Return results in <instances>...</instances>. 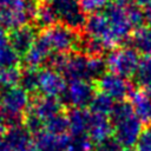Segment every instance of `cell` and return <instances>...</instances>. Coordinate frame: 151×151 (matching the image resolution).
Here are the masks:
<instances>
[{
    "label": "cell",
    "instance_id": "cell-15",
    "mask_svg": "<svg viewBox=\"0 0 151 151\" xmlns=\"http://www.w3.org/2000/svg\"><path fill=\"white\" fill-rule=\"evenodd\" d=\"M34 144L38 151H66L68 136H54L42 130L34 137Z\"/></svg>",
    "mask_w": 151,
    "mask_h": 151
},
{
    "label": "cell",
    "instance_id": "cell-37",
    "mask_svg": "<svg viewBox=\"0 0 151 151\" xmlns=\"http://www.w3.org/2000/svg\"><path fill=\"white\" fill-rule=\"evenodd\" d=\"M147 91H150V92H151V90H147Z\"/></svg>",
    "mask_w": 151,
    "mask_h": 151
},
{
    "label": "cell",
    "instance_id": "cell-16",
    "mask_svg": "<svg viewBox=\"0 0 151 151\" xmlns=\"http://www.w3.org/2000/svg\"><path fill=\"white\" fill-rule=\"evenodd\" d=\"M112 131H113V125L107 119L106 116L91 113V122L88 125L87 136L91 138L92 142H96L98 144L105 140L106 138L111 137Z\"/></svg>",
    "mask_w": 151,
    "mask_h": 151
},
{
    "label": "cell",
    "instance_id": "cell-13",
    "mask_svg": "<svg viewBox=\"0 0 151 151\" xmlns=\"http://www.w3.org/2000/svg\"><path fill=\"white\" fill-rule=\"evenodd\" d=\"M53 53L44 39L41 34L38 35L37 40L34 41L33 46L31 50L22 57V63L25 67H31V68H39L44 64H46L48 57Z\"/></svg>",
    "mask_w": 151,
    "mask_h": 151
},
{
    "label": "cell",
    "instance_id": "cell-8",
    "mask_svg": "<svg viewBox=\"0 0 151 151\" xmlns=\"http://www.w3.org/2000/svg\"><path fill=\"white\" fill-rule=\"evenodd\" d=\"M97 85H98L100 92L107 94L113 100L122 101L124 98H126L127 96H130L132 93L131 85L129 84L126 78H123L112 72L104 73L98 79Z\"/></svg>",
    "mask_w": 151,
    "mask_h": 151
},
{
    "label": "cell",
    "instance_id": "cell-3",
    "mask_svg": "<svg viewBox=\"0 0 151 151\" xmlns=\"http://www.w3.org/2000/svg\"><path fill=\"white\" fill-rule=\"evenodd\" d=\"M29 105V96L20 86L2 90L0 96V107L6 129L22 125L24 114Z\"/></svg>",
    "mask_w": 151,
    "mask_h": 151
},
{
    "label": "cell",
    "instance_id": "cell-4",
    "mask_svg": "<svg viewBox=\"0 0 151 151\" xmlns=\"http://www.w3.org/2000/svg\"><path fill=\"white\" fill-rule=\"evenodd\" d=\"M105 61L110 72L127 78L134 76L139 64V57L131 47H118L107 54Z\"/></svg>",
    "mask_w": 151,
    "mask_h": 151
},
{
    "label": "cell",
    "instance_id": "cell-2",
    "mask_svg": "<svg viewBox=\"0 0 151 151\" xmlns=\"http://www.w3.org/2000/svg\"><path fill=\"white\" fill-rule=\"evenodd\" d=\"M106 61L101 57H88L81 53H74L71 55L66 54L59 73L68 83L73 80L92 81L106 73Z\"/></svg>",
    "mask_w": 151,
    "mask_h": 151
},
{
    "label": "cell",
    "instance_id": "cell-29",
    "mask_svg": "<svg viewBox=\"0 0 151 151\" xmlns=\"http://www.w3.org/2000/svg\"><path fill=\"white\" fill-rule=\"evenodd\" d=\"M136 151H151V126L142 130L136 143Z\"/></svg>",
    "mask_w": 151,
    "mask_h": 151
},
{
    "label": "cell",
    "instance_id": "cell-7",
    "mask_svg": "<svg viewBox=\"0 0 151 151\" xmlns=\"http://www.w3.org/2000/svg\"><path fill=\"white\" fill-rule=\"evenodd\" d=\"M50 4L63 25L73 31L84 27L86 18L81 11L79 0H50Z\"/></svg>",
    "mask_w": 151,
    "mask_h": 151
},
{
    "label": "cell",
    "instance_id": "cell-27",
    "mask_svg": "<svg viewBox=\"0 0 151 151\" xmlns=\"http://www.w3.org/2000/svg\"><path fill=\"white\" fill-rule=\"evenodd\" d=\"M20 63V57L11 47L9 44L0 47V70L18 67Z\"/></svg>",
    "mask_w": 151,
    "mask_h": 151
},
{
    "label": "cell",
    "instance_id": "cell-25",
    "mask_svg": "<svg viewBox=\"0 0 151 151\" xmlns=\"http://www.w3.org/2000/svg\"><path fill=\"white\" fill-rule=\"evenodd\" d=\"M22 125H24V126L27 129V131H28L31 134H33V136H35L37 133L41 132V131L45 129V122H44L40 117H38L31 107H28V109L26 110L25 114H24Z\"/></svg>",
    "mask_w": 151,
    "mask_h": 151
},
{
    "label": "cell",
    "instance_id": "cell-20",
    "mask_svg": "<svg viewBox=\"0 0 151 151\" xmlns=\"http://www.w3.org/2000/svg\"><path fill=\"white\" fill-rule=\"evenodd\" d=\"M19 85L28 94L35 96L39 91V68L24 67L21 70Z\"/></svg>",
    "mask_w": 151,
    "mask_h": 151
},
{
    "label": "cell",
    "instance_id": "cell-10",
    "mask_svg": "<svg viewBox=\"0 0 151 151\" xmlns=\"http://www.w3.org/2000/svg\"><path fill=\"white\" fill-rule=\"evenodd\" d=\"M8 42L19 57H24L33 46L38 38V28L32 25H25L9 31Z\"/></svg>",
    "mask_w": 151,
    "mask_h": 151
},
{
    "label": "cell",
    "instance_id": "cell-38",
    "mask_svg": "<svg viewBox=\"0 0 151 151\" xmlns=\"http://www.w3.org/2000/svg\"><path fill=\"white\" fill-rule=\"evenodd\" d=\"M116 1H120V0H116Z\"/></svg>",
    "mask_w": 151,
    "mask_h": 151
},
{
    "label": "cell",
    "instance_id": "cell-19",
    "mask_svg": "<svg viewBox=\"0 0 151 151\" xmlns=\"http://www.w3.org/2000/svg\"><path fill=\"white\" fill-rule=\"evenodd\" d=\"M34 26L38 29H46L48 27H52L54 25H57V20L58 17L53 9V7L51 6L50 2H40L37 7V11L34 13Z\"/></svg>",
    "mask_w": 151,
    "mask_h": 151
},
{
    "label": "cell",
    "instance_id": "cell-6",
    "mask_svg": "<svg viewBox=\"0 0 151 151\" xmlns=\"http://www.w3.org/2000/svg\"><path fill=\"white\" fill-rule=\"evenodd\" d=\"M96 93L92 81L73 80L67 84L65 92L60 96V100L63 105H68L72 109H85L91 104Z\"/></svg>",
    "mask_w": 151,
    "mask_h": 151
},
{
    "label": "cell",
    "instance_id": "cell-21",
    "mask_svg": "<svg viewBox=\"0 0 151 151\" xmlns=\"http://www.w3.org/2000/svg\"><path fill=\"white\" fill-rule=\"evenodd\" d=\"M134 81L144 90H151V55H144L139 59L134 73Z\"/></svg>",
    "mask_w": 151,
    "mask_h": 151
},
{
    "label": "cell",
    "instance_id": "cell-17",
    "mask_svg": "<svg viewBox=\"0 0 151 151\" xmlns=\"http://www.w3.org/2000/svg\"><path fill=\"white\" fill-rule=\"evenodd\" d=\"M71 134H87L91 122V112L86 109H71L67 112Z\"/></svg>",
    "mask_w": 151,
    "mask_h": 151
},
{
    "label": "cell",
    "instance_id": "cell-24",
    "mask_svg": "<svg viewBox=\"0 0 151 151\" xmlns=\"http://www.w3.org/2000/svg\"><path fill=\"white\" fill-rule=\"evenodd\" d=\"M66 151H93V144L86 133L70 134Z\"/></svg>",
    "mask_w": 151,
    "mask_h": 151
},
{
    "label": "cell",
    "instance_id": "cell-12",
    "mask_svg": "<svg viewBox=\"0 0 151 151\" xmlns=\"http://www.w3.org/2000/svg\"><path fill=\"white\" fill-rule=\"evenodd\" d=\"M2 136L13 151H38L32 134L24 125L9 127Z\"/></svg>",
    "mask_w": 151,
    "mask_h": 151
},
{
    "label": "cell",
    "instance_id": "cell-14",
    "mask_svg": "<svg viewBox=\"0 0 151 151\" xmlns=\"http://www.w3.org/2000/svg\"><path fill=\"white\" fill-rule=\"evenodd\" d=\"M131 106L137 118L145 124H151V92L147 90L134 91L130 94Z\"/></svg>",
    "mask_w": 151,
    "mask_h": 151
},
{
    "label": "cell",
    "instance_id": "cell-22",
    "mask_svg": "<svg viewBox=\"0 0 151 151\" xmlns=\"http://www.w3.org/2000/svg\"><path fill=\"white\" fill-rule=\"evenodd\" d=\"M90 106V112L93 114H100V116H110L113 107H114V103L113 99L111 97H109L107 94L99 92L96 93V96L93 97Z\"/></svg>",
    "mask_w": 151,
    "mask_h": 151
},
{
    "label": "cell",
    "instance_id": "cell-30",
    "mask_svg": "<svg viewBox=\"0 0 151 151\" xmlns=\"http://www.w3.org/2000/svg\"><path fill=\"white\" fill-rule=\"evenodd\" d=\"M96 150L97 151H124L125 149L116 138L109 137L105 140L98 143Z\"/></svg>",
    "mask_w": 151,
    "mask_h": 151
},
{
    "label": "cell",
    "instance_id": "cell-34",
    "mask_svg": "<svg viewBox=\"0 0 151 151\" xmlns=\"http://www.w3.org/2000/svg\"><path fill=\"white\" fill-rule=\"evenodd\" d=\"M137 5H140V6H149L151 4V0H134Z\"/></svg>",
    "mask_w": 151,
    "mask_h": 151
},
{
    "label": "cell",
    "instance_id": "cell-36",
    "mask_svg": "<svg viewBox=\"0 0 151 151\" xmlns=\"http://www.w3.org/2000/svg\"><path fill=\"white\" fill-rule=\"evenodd\" d=\"M38 1H40V2H47L48 1L50 2V0H38Z\"/></svg>",
    "mask_w": 151,
    "mask_h": 151
},
{
    "label": "cell",
    "instance_id": "cell-33",
    "mask_svg": "<svg viewBox=\"0 0 151 151\" xmlns=\"http://www.w3.org/2000/svg\"><path fill=\"white\" fill-rule=\"evenodd\" d=\"M6 126L4 124V120H2V114H1V107H0V136H2L5 132H6Z\"/></svg>",
    "mask_w": 151,
    "mask_h": 151
},
{
    "label": "cell",
    "instance_id": "cell-35",
    "mask_svg": "<svg viewBox=\"0 0 151 151\" xmlns=\"http://www.w3.org/2000/svg\"><path fill=\"white\" fill-rule=\"evenodd\" d=\"M1 20H2V12H1V8H0V26H1Z\"/></svg>",
    "mask_w": 151,
    "mask_h": 151
},
{
    "label": "cell",
    "instance_id": "cell-1",
    "mask_svg": "<svg viewBox=\"0 0 151 151\" xmlns=\"http://www.w3.org/2000/svg\"><path fill=\"white\" fill-rule=\"evenodd\" d=\"M110 118L114 129V138L124 149H131L134 146L143 129L142 122L134 114L131 104L126 101L114 104Z\"/></svg>",
    "mask_w": 151,
    "mask_h": 151
},
{
    "label": "cell",
    "instance_id": "cell-11",
    "mask_svg": "<svg viewBox=\"0 0 151 151\" xmlns=\"http://www.w3.org/2000/svg\"><path fill=\"white\" fill-rule=\"evenodd\" d=\"M29 107L34 111V113L40 117L44 122L60 114L63 112V103L57 97H48V96H38L35 94L33 99H31Z\"/></svg>",
    "mask_w": 151,
    "mask_h": 151
},
{
    "label": "cell",
    "instance_id": "cell-31",
    "mask_svg": "<svg viewBox=\"0 0 151 151\" xmlns=\"http://www.w3.org/2000/svg\"><path fill=\"white\" fill-rule=\"evenodd\" d=\"M0 151H13L6 142V139L4 138V136H0Z\"/></svg>",
    "mask_w": 151,
    "mask_h": 151
},
{
    "label": "cell",
    "instance_id": "cell-9",
    "mask_svg": "<svg viewBox=\"0 0 151 151\" xmlns=\"http://www.w3.org/2000/svg\"><path fill=\"white\" fill-rule=\"evenodd\" d=\"M65 78L57 71L50 67L39 70V92L42 96L60 97L66 90Z\"/></svg>",
    "mask_w": 151,
    "mask_h": 151
},
{
    "label": "cell",
    "instance_id": "cell-18",
    "mask_svg": "<svg viewBox=\"0 0 151 151\" xmlns=\"http://www.w3.org/2000/svg\"><path fill=\"white\" fill-rule=\"evenodd\" d=\"M131 48L143 55H151V26H139L131 34Z\"/></svg>",
    "mask_w": 151,
    "mask_h": 151
},
{
    "label": "cell",
    "instance_id": "cell-5",
    "mask_svg": "<svg viewBox=\"0 0 151 151\" xmlns=\"http://www.w3.org/2000/svg\"><path fill=\"white\" fill-rule=\"evenodd\" d=\"M48 44L53 53H65L76 50L79 42V37L76 31L65 25H54L44 29L40 33Z\"/></svg>",
    "mask_w": 151,
    "mask_h": 151
},
{
    "label": "cell",
    "instance_id": "cell-23",
    "mask_svg": "<svg viewBox=\"0 0 151 151\" xmlns=\"http://www.w3.org/2000/svg\"><path fill=\"white\" fill-rule=\"evenodd\" d=\"M44 130L51 134H54V136L66 134V132L70 131L67 116H64L63 113H60V114L48 119L47 122H45V129Z\"/></svg>",
    "mask_w": 151,
    "mask_h": 151
},
{
    "label": "cell",
    "instance_id": "cell-26",
    "mask_svg": "<svg viewBox=\"0 0 151 151\" xmlns=\"http://www.w3.org/2000/svg\"><path fill=\"white\" fill-rule=\"evenodd\" d=\"M21 76V70L18 67H11V68H4L0 70V86L2 90L14 87L19 85Z\"/></svg>",
    "mask_w": 151,
    "mask_h": 151
},
{
    "label": "cell",
    "instance_id": "cell-28",
    "mask_svg": "<svg viewBox=\"0 0 151 151\" xmlns=\"http://www.w3.org/2000/svg\"><path fill=\"white\" fill-rule=\"evenodd\" d=\"M107 0H79L81 11L85 14H94L103 11L106 7Z\"/></svg>",
    "mask_w": 151,
    "mask_h": 151
},
{
    "label": "cell",
    "instance_id": "cell-32",
    "mask_svg": "<svg viewBox=\"0 0 151 151\" xmlns=\"http://www.w3.org/2000/svg\"><path fill=\"white\" fill-rule=\"evenodd\" d=\"M7 44H9V42H8V35L6 34V32H5L4 29L0 28V47L5 46V45H7Z\"/></svg>",
    "mask_w": 151,
    "mask_h": 151
}]
</instances>
